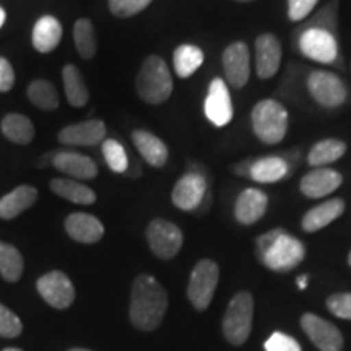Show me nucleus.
Segmentation results:
<instances>
[{"instance_id":"f257e3e1","label":"nucleus","mask_w":351,"mask_h":351,"mask_svg":"<svg viewBox=\"0 0 351 351\" xmlns=\"http://www.w3.org/2000/svg\"><path fill=\"white\" fill-rule=\"evenodd\" d=\"M168 311V295L152 275L135 278L130 295V320L138 330L150 332L160 327Z\"/></svg>"},{"instance_id":"f03ea898","label":"nucleus","mask_w":351,"mask_h":351,"mask_svg":"<svg viewBox=\"0 0 351 351\" xmlns=\"http://www.w3.org/2000/svg\"><path fill=\"white\" fill-rule=\"evenodd\" d=\"M257 257L271 271H289L304 261L306 249L300 239L283 228L263 232L256 241Z\"/></svg>"},{"instance_id":"7ed1b4c3","label":"nucleus","mask_w":351,"mask_h":351,"mask_svg":"<svg viewBox=\"0 0 351 351\" xmlns=\"http://www.w3.org/2000/svg\"><path fill=\"white\" fill-rule=\"evenodd\" d=\"M138 98L148 104H161L173 93V75L160 56H148L135 82Z\"/></svg>"},{"instance_id":"20e7f679","label":"nucleus","mask_w":351,"mask_h":351,"mask_svg":"<svg viewBox=\"0 0 351 351\" xmlns=\"http://www.w3.org/2000/svg\"><path fill=\"white\" fill-rule=\"evenodd\" d=\"M251 119L254 134L265 145L280 143L288 132V109L276 99L258 101L252 109Z\"/></svg>"},{"instance_id":"39448f33","label":"nucleus","mask_w":351,"mask_h":351,"mask_svg":"<svg viewBox=\"0 0 351 351\" xmlns=\"http://www.w3.org/2000/svg\"><path fill=\"white\" fill-rule=\"evenodd\" d=\"M254 300L247 291H241L228 304L223 319V333L231 345H243L252 330Z\"/></svg>"},{"instance_id":"423d86ee","label":"nucleus","mask_w":351,"mask_h":351,"mask_svg":"<svg viewBox=\"0 0 351 351\" xmlns=\"http://www.w3.org/2000/svg\"><path fill=\"white\" fill-rule=\"evenodd\" d=\"M218 280L219 269L217 262L204 258L194 267L191 278H189L187 296L197 311H205L210 306L215 289L218 287Z\"/></svg>"},{"instance_id":"0eeeda50","label":"nucleus","mask_w":351,"mask_h":351,"mask_svg":"<svg viewBox=\"0 0 351 351\" xmlns=\"http://www.w3.org/2000/svg\"><path fill=\"white\" fill-rule=\"evenodd\" d=\"M307 91L319 106L335 109L348 98L343 80L327 70H313L307 77Z\"/></svg>"},{"instance_id":"6e6552de","label":"nucleus","mask_w":351,"mask_h":351,"mask_svg":"<svg viewBox=\"0 0 351 351\" xmlns=\"http://www.w3.org/2000/svg\"><path fill=\"white\" fill-rule=\"evenodd\" d=\"M298 34V47L302 56L319 64H333L339 57V41L335 34L320 28H307Z\"/></svg>"},{"instance_id":"1a4fd4ad","label":"nucleus","mask_w":351,"mask_h":351,"mask_svg":"<svg viewBox=\"0 0 351 351\" xmlns=\"http://www.w3.org/2000/svg\"><path fill=\"white\" fill-rule=\"evenodd\" d=\"M147 239L152 252L158 258L169 261L178 256L184 243V234L174 223L156 218L147 228Z\"/></svg>"},{"instance_id":"9d476101","label":"nucleus","mask_w":351,"mask_h":351,"mask_svg":"<svg viewBox=\"0 0 351 351\" xmlns=\"http://www.w3.org/2000/svg\"><path fill=\"white\" fill-rule=\"evenodd\" d=\"M208 194V184L204 174L191 171V173L184 174L173 189V204L184 212H194L204 205L205 199Z\"/></svg>"},{"instance_id":"9b49d317","label":"nucleus","mask_w":351,"mask_h":351,"mask_svg":"<svg viewBox=\"0 0 351 351\" xmlns=\"http://www.w3.org/2000/svg\"><path fill=\"white\" fill-rule=\"evenodd\" d=\"M36 288L43 300L56 309H67L75 300V288L72 282L59 270L43 275L36 282Z\"/></svg>"},{"instance_id":"f8f14e48","label":"nucleus","mask_w":351,"mask_h":351,"mask_svg":"<svg viewBox=\"0 0 351 351\" xmlns=\"http://www.w3.org/2000/svg\"><path fill=\"white\" fill-rule=\"evenodd\" d=\"M204 109L207 119L215 127H225L232 121L234 109H232L230 90L223 78H213L210 83Z\"/></svg>"},{"instance_id":"ddd939ff","label":"nucleus","mask_w":351,"mask_h":351,"mask_svg":"<svg viewBox=\"0 0 351 351\" xmlns=\"http://www.w3.org/2000/svg\"><path fill=\"white\" fill-rule=\"evenodd\" d=\"M223 69L231 86L243 88L251 78V51L247 44L236 41L223 52Z\"/></svg>"},{"instance_id":"4468645a","label":"nucleus","mask_w":351,"mask_h":351,"mask_svg":"<svg viewBox=\"0 0 351 351\" xmlns=\"http://www.w3.org/2000/svg\"><path fill=\"white\" fill-rule=\"evenodd\" d=\"M301 327L320 351H341L343 337L328 320L315 314H304L301 317Z\"/></svg>"},{"instance_id":"2eb2a0df","label":"nucleus","mask_w":351,"mask_h":351,"mask_svg":"<svg viewBox=\"0 0 351 351\" xmlns=\"http://www.w3.org/2000/svg\"><path fill=\"white\" fill-rule=\"evenodd\" d=\"M282 43L271 33H263L256 39V72L262 80H269L282 65Z\"/></svg>"},{"instance_id":"dca6fc26","label":"nucleus","mask_w":351,"mask_h":351,"mask_svg":"<svg viewBox=\"0 0 351 351\" xmlns=\"http://www.w3.org/2000/svg\"><path fill=\"white\" fill-rule=\"evenodd\" d=\"M343 182V176L339 171L327 168H315L304 174L300 182V191L309 199H322L330 195Z\"/></svg>"},{"instance_id":"f3484780","label":"nucleus","mask_w":351,"mask_h":351,"mask_svg":"<svg viewBox=\"0 0 351 351\" xmlns=\"http://www.w3.org/2000/svg\"><path fill=\"white\" fill-rule=\"evenodd\" d=\"M106 137V125L103 121L91 119L65 127L59 132V142L73 147H93Z\"/></svg>"},{"instance_id":"a211bd4d","label":"nucleus","mask_w":351,"mask_h":351,"mask_svg":"<svg viewBox=\"0 0 351 351\" xmlns=\"http://www.w3.org/2000/svg\"><path fill=\"white\" fill-rule=\"evenodd\" d=\"M269 207V197L261 189H244L234 205V217L241 225H254L261 219Z\"/></svg>"},{"instance_id":"6ab92c4d","label":"nucleus","mask_w":351,"mask_h":351,"mask_svg":"<svg viewBox=\"0 0 351 351\" xmlns=\"http://www.w3.org/2000/svg\"><path fill=\"white\" fill-rule=\"evenodd\" d=\"M52 165L60 173L72 176V178L83 179H95L98 176V166L91 158L80 155L77 152H57L52 156Z\"/></svg>"},{"instance_id":"aec40b11","label":"nucleus","mask_w":351,"mask_h":351,"mask_svg":"<svg viewBox=\"0 0 351 351\" xmlns=\"http://www.w3.org/2000/svg\"><path fill=\"white\" fill-rule=\"evenodd\" d=\"M65 231L72 239L83 244H95L104 236V226L95 215L72 213L65 219Z\"/></svg>"},{"instance_id":"412c9836","label":"nucleus","mask_w":351,"mask_h":351,"mask_svg":"<svg viewBox=\"0 0 351 351\" xmlns=\"http://www.w3.org/2000/svg\"><path fill=\"white\" fill-rule=\"evenodd\" d=\"M132 142L140 155L153 168H163L169 158V150L161 138L152 132L137 129L132 132Z\"/></svg>"},{"instance_id":"4be33fe9","label":"nucleus","mask_w":351,"mask_h":351,"mask_svg":"<svg viewBox=\"0 0 351 351\" xmlns=\"http://www.w3.org/2000/svg\"><path fill=\"white\" fill-rule=\"evenodd\" d=\"M345 212V202L341 199H330L317 207L311 208L304 217H302L301 226L306 232L320 231L322 228L330 225V223L339 219Z\"/></svg>"},{"instance_id":"5701e85b","label":"nucleus","mask_w":351,"mask_h":351,"mask_svg":"<svg viewBox=\"0 0 351 351\" xmlns=\"http://www.w3.org/2000/svg\"><path fill=\"white\" fill-rule=\"evenodd\" d=\"M288 161L282 156H263L252 161L249 178L258 184H274L287 178Z\"/></svg>"},{"instance_id":"b1692460","label":"nucleus","mask_w":351,"mask_h":351,"mask_svg":"<svg viewBox=\"0 0 351 351\" xmlns=\"http://www.w3.org/2000/svg\"><path fill=\"white\" fill-rule=\"evenodd\" d=\"M62 39V26L54 16H41L33 28V46L41 54L52 52Z\"/></svg>"},{"instance_id":"393cba45","label":"nucleus","mask_w":351,"mask_h":351,"mask_svg":"<svg viewBox=\"0 0 351 351\" xmlns=\"http://www.w3.org/2000/svg\"><path fill=\"white\" fill-rule=\"evenodd\" d=\"M38 191L33 186H20L13 189L10 194L0 199V218L13 219L23 213L25 210L33 207L38 200Z\"/></svg>"},{"instance_id":"a878e982","label":"nucleus","mask_w":351,"mask_h":351,"mask_svg":"<svg viewBox=\"0 0 351 351\" xmlns=\"http://www.w3.org/2000/svg\"><path fill=\"white\" fill-rule=\"evenodd\" d=\"M204 51L194 44H181L176 47L173 56L174 72L179 78H189L194 75L200 65L204 64Z\"/></svg>"},{"instance_id":"bb28decb","label":"nucleus","mask_w":351,"mask_h":351,"mask_svg":"<svg viewBox=\"0 0 351 351\" xmlns=\"http://www.w3.org/2000/svg\"><path fill=\"white\" fill-rule=\"evenodd\" d=\"M346 153V143L339 138H324L311 148L307 163L314 168H324L326 165L335 163Z\"/></svg>"},{"instance_id":"cd10ccee","label":"nucleus","mask_w":351,"mask_h":351,"mask_svg":"<svg viewBox=\"0 0 351 351\" xmlns=\"http://www.w3.org/2000/svg\"><path fill=\"white\" fill-rule=\"evenodd\" d=\"M51 191L56 195L62 197L65 200L73 202V204L80 205H91L96 202V194L93 189L86 187L85 184L72 181V179H52L51 181Z\"/></svg>"},{"instance_id":"c85d7f7f","label":"nucleus","mask_w":351,"mask_h":351,"mask_svg":"<svg viewBox=\"0 0 351 351\" xmlns=\"http://www.w3.org/2000/svg\"><path fill=\"white\" fill-rule=\"evenodd\" d=\"M62 82L65 86V95H67V101L70 106L73 108H83L90 99V93H88L86 83L83 80L80 70L75 65L69 64L65 65L62 70Z\"/></svg>"},{"instance_id":"c756f323","label":"nucleus","mask_w":351,"mask_h":351,"mask_svg":"<svg viewBox=\"0 0 351 351\" xmlns=\"http://www.w3.org/2000/svg\"><path fill=\"white\" fill-rule=\"evenodd\" d=\"M2 134L16 145H28L34 138V125L23 114H7L2 121Z\"/></svg>"},{"instance_id":"7c9ffc66","label":"nucleus","mask_w":351,"mask_h":351,"mask_svg":"<svg viewBox=\"0 0 351 351\" xmlns=\"http://www.w3.org/2000/svg\"><path fill=\"white\" fill-rule=\"evenodd\" d=\"M23 274V257L15 245L0 241V275L7 282L15 283Z\"/></svg>"},{"instance_id":"2f4dec72","label":"nucleus","mask_w":351,"mask_h":351,"mask_svg":"<svg viewBox=\"0 0 351 351\" xmlns=\"http://www.w3.org/2000/svg\"><path fill=\"white\" fill-rule=\"evenodd\" d=\"M307 28L326 29V32L337 36V32H339V0H328L326 5L317 13H314L309 20L304 21L296 32H302Z\"/></svg>"},{"instance_id":"473e14b6","label":"nucleus","mask_w":351,"mask_h":351,"mask_svg":"<svg viewBox=\"0 0 351 351\" xmlns=\"http://www.w3.org/2000/svg\"><path fill=\"white\" fill-rule=\"evenodd\" d=\"M73 41L75 47L83 59H93L98 49V43H96L95 26L91 20L80 19L73 25Z\"/></svg>"},{"instance_id":"72a5a7b5","label":"nucleus","mask_w":351,"mask_h":351,"mask_svg":"<svg viewBox=\"0 0 351 351\" xmlns=\"http://www.w3.org/2000/svg\"><path fill=\"white\" fill-rule=\"evenodd\" d=\"M28 98L34 106L44 111H54L59 106V93L47 80H34L28 86Z\"/></svg>"},{"instance_id":"f704fd0d","label":"nucleus","mask_w":351,"mask_h":351,"mask_svg":"<svg viewBox=\"0 0 351 351\" xmlns=\"http://www.w3.org/2000/svg\"><path fill=\"white\" fill-rule=\"evenodd\" d=\"M103 155L109 166V169L114 173L125 174L129 169V158H127L125 148L114 138H108L103 142Z\"/></svg>"},{"instance_id":"c9c22d12","label":"nucleus","mask_w":351,"mask_h":351,"mask_svg":"<svg viewBox=\"0 0 351 351\" xmlns=\"http://www.w3.org/2000/svg\"><path fill=\"white\" fill-rule=\"evenodd\" d=\"M153 0H109V10L114 16L129 19L143 12Z\"/></svg>"},{"instance_id":"e433bc0d","label":"nucleus","mask_w":351,"mask_h":351,"mask_svg":"<svg viewBox=\"0 0 351 351\" xmlns=\"http://www.w3.org/2000/svg\"><path fill=\"white\" fill-rule=\"evenodd\" d=\"M23 330L19 315L13 314L8 307L0 304V337L5 339H16Z\"/></svg>"},{"instance_id":"4c0bfd02","label":"nucleus","mask_w":351,"mask_h":351,"mask_svg":"<svg viewBox=\"0 0 351 351\" xmlns=\"http://www.w3.org/2000/svg\"><path fill=\"white\" fill-rule=\"evenodd\" d=\"M327 307L337 317L351 320V293H335L328 296Z\"/></svg>"},{"instance_id":"58836bf2","label":"nucleus","mask_w":351,"mask_h":351,"mask_svg":"<svg viewBox=\"0 0 351 351\" xmlns=\"http://www.w3.org/2000/svg\"><path fill=\"white\" fill-rule=\"evenodd\" d=\"M265 351H302L298 341L287 333L275 332L265 341Z\"/></svg>"},{"instance_id":"ea45409f","label":"nucleus","mask_w":351,"mask_h":351,"mask_svg":"<svg viewBox=\"0 0 351 351\" xmlns=\"http://www.w3.org/2000/svg\"><path fill=\"white\" fill-rule=\"evenodd\" d=\"M319 0H288V16L291 21L306 20L314 12Z\"/></svg>"},{"instance_id":"a19ab883","label":"nucleus","mask_w":351,"mask_h":351,"mask_svg":"<svg viewBox=\"0 0 351 351\" xmlns=\"http://www.w3.org/2000/svg\"><path fill=\"white\" fill-rule=\"evenodd\" d=\"M15 85V72L5 57H0V93L10 91Z\"/></svg>"},{"instance_id":"79ce46f5","label":"nucleus","mask_w":351,"mask_h":351,"mask_svg":"<svg viewBox=\"0 0 351 351\" xmlns=\"http://www.w3.org/2000/svg\"><path fill=\"white\" fill-rule=\"evenodd\" d=\"M252 161H254L252 158H249V160H244V161H239V163H236L234 166H232L231 171L236 176H239V178H249V171H251Z\"/></svg>"},{"instance_id":"37998d69","label":"nucleus","mask_w":351,"mask_h":351,"mask_svg":"<svg viewBox=\"0 0 351 351\" xmlns=\"http://www.w3.org/2000/svg\"><path fill=\"white\" fill-rule=\"evenodd\" d=\"M125 174L129 176V178L132 179H137L140 174H142V171H140V168L137 165H129V169L125 171Z\"/></svg>"},{"instance_id":"c03bdc74","label":"nucleus","mask_w":351,"mask_h":351,"mask_svg":"<svg viewBox=\"0 0 351 351\" xmlns=\"http://www.w3.org/2000/svg\"><path fill=\"white\" fill-rule=\"evenodd\" d=\"M307 280H309V276H307V275L298 276V280H296L298 288H300V289H306V288H307Z\"/></svg>"},{"instance_id":"a18cd8bd","label":"nucleus","mask_w":351,"mask_h":351,"mask_svg":"<svg viewBox=\"0 0 351 351\" xmlns=\"http://www.w3.org/2000/svg\"><path fill=\"white\" fill-rule=\"evenodd\" d=\"M52 156H54V155H44L43 158H41V160H39L38 161V166H39V168H44V166H47V163H52Z\"/></svg>"},{"instance_id":"49530a36","label":"nucleus","mask_w":351,"mask_h":351,"mask_svg":"<svg viewBox=\"0 0 351 351\" xmlns=\"http://www.w3.org/2000/svg\"><path fill=\"white\" fill-rule=\"evenodd\" d=\"M5 19H7V13L2 7H0V28H2L3 23H5Z\"/></svg>"},{"instance_id":"de8ad7c7","label":"nucleus","mask_w":351,"mask_h":351,"mask_svg":"<svg viewBox=\"0 0 351 351\" xmlns=\"http://www.w3.org/2000/svg\"><path fill=\"white\" fill-rule=\"evenodd\" d=\"M69 351H91V350H85V348H72V350H69Z\"/></svg>"},{"instance_id":"09e8293b","label":"nucleus","mask_w":351,"mask_h":351,"mask_svg":"<svg viewBox=\"0 0 351 351\" xmlns=\"http://www.w3.org/2000/svg\"><path fill=\"white\" fill-rule=\"evenodd\" d=\"M3 351H21V350H19V348H5Z\"/></svg>"},{"instance_id":"8fccbe9b","label":"nucleus","mask_w":351,"mask_h":351,"mask_svg":"<svg viewBox=\"0 0 351 351\" xmlns=\"http://www.w3.org/2000/svg\"><path fill=\"white\" fill-rule=\"evenodd\" d=\"M348 263L351 265V251H350V254H348Z\"/></svg>"}]
</instances>
